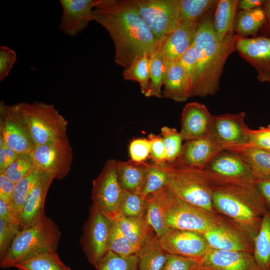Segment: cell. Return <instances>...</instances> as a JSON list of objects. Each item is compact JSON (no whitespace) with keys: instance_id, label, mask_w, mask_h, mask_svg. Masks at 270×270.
Returning <instances> with one entry per match:
<instances>
[{"instance_id":"cell-1","label":"cell","mask_w":270,"mask_h":270,"mask_svg":"<svg viewBox=\"0 0 270 270\" xmlns=\"http://www.w3.org/2000/svg\"><path fill=\"white\" fill-rule=\"evenodd\" d=\"M92 20L108 33L114 45V62L124 68L140 56H150L157 46L134 0H96Z\"/></svg>"},{"instance_id":"cell-2","label":"cell","mask_w":270,"mask_h":270,"mask_svg":"<svg viewBox=\"0 0 270 270\" xmlns=\"http://www.w3.org/2000/svg\"><path fill=\"white\" fill-rule=\"evenodd\" d=\"M240 36L234 34L224 40L216 38L213 21L206 14L197 30L194 45L198 52V68L190 96H213L220 90V77L228 56L236 50Z\"/></svg>"},{"instance_id":"cell-3","label":"cell","mask_w":270,"mask_h":270,"mask_svg":"<svg viewBox=\"0 0 270 270\" xmlns=\"http://www.w3.org/2000/svg\"><path fill=\"white\" fill-rule=\"evenodd\" d=\"M213 207L216 213L236 224L254 240L268 211L255 182L214 184Z\"/></svg>"},{"instance_id":"cell-4","label":"cell","mask_w":270,"mask_h":270,"mask_svg":"<svg viewBox=\"0 0 270 270\" xmlns=\"http://www.w3.org/2000/svg\"><path fill=\"white\" fill-rule=\"evenodd\" d=\"M61 236L54 222L45 215L18 232L6 254L0 259V268H14L36 254L56 251Z\"/></svg>"},{"instance_id":"cell-5","label":"cell","mask_w":270,"mask_h":270,"mask_svg":"<svg viewBox=\"0 0 270 270\" xmlns=\"http://www.w3.org/2000/svg\"><path fill=\"white\" fill-rule=\"evenodd\" d=\"M166 187L180 199L208 212L216 213L213 207L214 184L205 168L166 163Z\"/></svg>"},{"instance_id":"cell-6","label":"cell","mask_w":270,"mask_h":270,"mask_svg":"<svg viewBox=\"0 0 270 270\" xmlns=\"http://www.w3.org/2000/svg\"><path fill=\"white\" fill-rule=\"evenodd\" d=\"M166 228L204 234L221 222L224 216L190 204L176 196L166 186L159 190Z\"/></svg>"},{"instance_id":"cell-7","label":"cell","mask_w":270,"mask_h":270,"mask_svg":"<svg viewBox=\"0 0 270 270\" xmlns=\"http://www.w3.org/2000/svg\"><path fill=\"white\" fill-rule=\"evenodd\" d=\"M36 146L67 136L68 122L52 104L19 103Z\"/></svg>"},{"instance_id":"cell-8","label":"cell","mask_w":270,"mask_h":270,"mask_svg":"<svg viewBox=\"0 0 270 270\" xmlns=\"http://www.w3.org/2000/svg\"><path fill=\"white\" fill-rule=\"evenodd\" d=\"M134 2L158 41L179 24L180 0H134Z\"/></svg>"},{"instance_id":"cell-9","label":"cell","mask_w":270,"mask_h":270,"mask_svg":"<svg viewBox=\"0 0 270 270\" xmlns=\"http://www.w3.org/2000/svg\"><path fill=\"white\" fill-rule=\"evenodd\" d=\"M112 220L92 205L80 239L82 249L90 264L96 268L107 252Z\"/></svg>"},{"instance_id":"cell-10","label":"cell","mask_w":270,"mask_h":270,"mask_svg":"<svg viewBox=\"0 0 270 270\" xmlns=\"http://www.w3.org/2000/svg\"><path fill=\"white\" fill-rule=\"evenodd\" d=\"M0 136L5 144L18 154L30 153L36 145L19 104H0Z\"/></svg>"},{"instance_id":"cell-11","label":"cell","mask_w":270,"mask_h":270,"mask_svg":"<svg viewBox=\"0 0 270 270\" xmlns=\"http://www.w3.org/2000/svg\"><path fill=\"white\" fill-rule=\"evenodd\" d=\"M30 154L36 166L54 179L62 180L70 172L73 154L68 136L36 146Z\"/></svg>"},{"instance_id":"cell-12","label":"cell","mask_w":270,"mask_h":270,"mask_svg":"<svg viewBox=\"0 0 270 270\" xmlns=\"http://www.w3.org/2000/svg\"><path fill=\"white\" fill-rule=\"evenodd\" d=\"M114 159H109L92 181L91 198L92 205L99 208L112 220L118 214L123 190L118 182Z\"/></svg>"},{"instance_id":"cell-13","label":"cell","mask_w":270,"mask_h":270,"mask_svg":"<svg viewBox=\"0 0 270 270\" xmlns=\"http://www.w3.org/2000/svg\"><path fill=\"white\" fill-rule=\"evenodd\" d=\"M204 168L214 184L255 182L247 164L229 150L220 152Z\"/></svg>"},{"instance_id":"cell-14","label":"cell","mask_w":270,"mask_h":270,"mask_svg":"<svg viewBox=\"0 0 270 270\" xmlns=\"http://www.w3.org/2000/svg\"><path fill=\"white\" fill-rule=\"evenodd\" d=\"M246 116L244 112L213 115L210 136L223 150L246 146L250 128L245 123Z\"/></svg>"},{"instance_id":"cell-15","label":"cell","mask_w":270,"mask_h":270,"mask_svg":"<svg viewBox=\"0 0 270 270\" xmlns=\"http://www.w3.org/2000/svg\"><path fill=\"white\" fill-rule=\"evenodd\" d=\"M203 235L210 248L253 254L254 238L240 226L225 216L221 222Z\"/></svg>"},{"instance_id":"cell-16","label":"cell","mask_w":270,"mask_h":270,"mask_svg":"<svg viewBox=\"0 0 270 270\" xmlns=\"http://www.w3.org/2000/svg\"><path fill=\"white\" fill-rule=\"evenodd\" d=\"M157 237L160 246L166 253L198 260L210 248L203 234L196 232L168 228Z\"/></svg>"},{"instance_id":"cell-17","label":"cell","mask_w":270,"mask_h":270,"mask_svg":"<svg viewBox=\"0 0 270 270\" xmlns=\"http://www.w3.org/2000/svg\"><path fill=\"white\" fill-rule=\"evenodd\" d=\"M239 55L252 66L258 80L270 84V38H240L236 44Z\"/></svg>"},{"instance_id":"cell-18","label":"cell","mask_w":270,"mask_h":270,"mask_svg":"<svg viewBox=\"0 0 270 270\" xmlns=\"http://www.w3.org/2000/svg\"><path fill=\"white\" fill-rule=\"evenodd\" d=\"M196 270H260L253 254L209 248L198 260Z\"/></svg>"},{"instance_id":"cell-19","label":"cell","mask_w":270,"mask_h":270,"mask_svg":"<svg viewBox=\"0 0 270 270\" xmlns=\"http://www.w3.org/2000/svg\"><path fill=\"white\" fill-rule=\"evenodd\" d=\"M62 13L58 28L72 37L86 28L92 20L96 0H60Z\"/></svg>"},{"instance_id":"cell-20","label":"cell","mask_w":270,"mask_h":270,"mask_svg":"<svg viewBox=\"0 0 270 270\" xmlns=\"http://www.w3.org/2000/svg\"><path fill=\"white\" fill-rule=\"evenodd\" d=\"M212 120L213 115L204 104L197 102L186 104L182 114L180 132L183 140L209 136Z\"/></svg>"},{"instance_id":"cell-21","label":"cell","mask_w":270,"mask_h":270,"mask_svg":"<svg viewBox=\"0 0 270 270\" xmlns=\"http://www.w3.org/2000/svg\"><path fill=\"white\" fill-rule=\"evenodd\" d=\"M199 24L179 22L170 34L158 41L166 67L176 62L193 44Z\"/></svg>"},{"instance_id":"cell-22","label":"cell","mask_w":270,"mask_h":270,"mask_svg":"<svg viewBox=\"0 0 270 270\" xmlns=\"http://www.w3.org/2000/svg\"><path fill=\"white\" fill-rule=\"evenodd\" d=\"M222 150H224L222 148L210 135L185 141L178 158L174 162L189 167L204 168Z\"/></svg>"},{"instance_id":"cell-23","label":"cell","mask_w":270,"mask_h":270,"mask_svg":"<svg viewBox=\"0 0 270 270\" xmlns=\"http://www.w3.org/2000/svg\"><path fill=\"white\" fill-rule=\"evenodd\" d=\"M54 180L50 174L41 170L24 203L19 220L20 230L33 224L46 215V198Z\"/></svg>"},{"instance_id":"cell-24","label":"cell","mask_w":270,"mask_h":270,"mask_svg":"<svg viewBox=\"0 0 270 270\" xmlns=\"http://www.w3.org/2000/svg\"><path fill=\"white\" fill-rule=\"evenodd\" d=\"M162 86V98L178 102H184L190 98V80L184 70L176 62L166 67Z\"/></svg>"},{"instance_id":"cell-25","label":"cell","mask_w":270,"mask_h":270,"mask_svg":"<svg viewBox=\"0 0 270 270\" xmlns=\"http://www.w3.org/2000/svg\"><path fill=\"white\" fill-rule=\"evenodd\" d=\"M149 164L130 160L116 162L118 182L124 191L140 194Z\"/></svg>"},{"instance_id":"cell-26","label":"cell","mask_w":270,"mask_h":270,"mask_svg":"<svg viewBox=\"0 0 270 270\" xmlns=\"http://www.w3.org/2000/svg\"><path fill=\"white\" fill-rule=\"evenodd\" d=\"M238 0H218L213 22L217 38L222 42L234 34Z\"/></svg>"},{"instance_id":"cell-27","label":"cell","mask_w":270,"mask_h":270,"mask_svg":"<svg viewBox=\"0 0 270 270\" xmlns=\"http://www.w3.org/2000/svg\"><path fill=\"white\" fill-rule=\"evenodd\" d=\"M229 150L238 154L250 167L255 181L270 178V152L256 148L241 146Z\"/></svg>"},{"instance_id":"cell-28","label":"cell","mask_w":270,"mask_h":270,"mask_svg":"<svg viewBox=\"0 0 270 270\" xmlns=\"http://www.w3.org/2000/svg\"><path fill=\"white\" fill-rule=\"evenodd\" d=\"M136 254L138 270H161L167 257L155 233L145 240Z\"/></svg>"},{"instance_id":"cell-29","label":"cell","mask_w":270,"mask_h":270,"mask_svg":"<svg viewBox=\"0 0 270 270\" xmlns=\"http://www.w3.org/2000/svg\"><path fill=\"white\" fill-rule=\"evenodd\" d=\"M113 220L124 234L138 249L150 236L155 233L146 219L126 218L118 214Z\"/></svg>"},{"instance_id":"cell-30","label":"cell","mask_w":270,"mask_h":270,"mask_svg":"<svg viewBox=\"0 0 270 270\" xmlns=\"http://www.w3.org/2000/svg\"><path fill=\"white\" fill-rule=\"evenodd\" d=\"M40 171V168L36 166L28 176L15 184L9 207L14 222L18 227L20 216L26 199L36 184Z\"/></svg>"},{"instance_id":"cell-31","label":"cell","mask_w":270,"mask_h":270,"mask_svg":"<svg viewBox=\"0 0 270 270\" xmlns=\"http://www.w3.org/2000/svg\"><path fill=\"white\" fill-rule=\"evenodd\" d=\"M253 256L260 270H270V212L264 216L254 240Z\"/></svg>"},{"instance_id":"cell-32","label":"cell","mask_w":270,"mask_h":270,"mask_svg":"<svg viewBox=\"0 0 270 270\" xmlns=\"http://www.w3.org/2000/svg\"><path fill=\"white\" fill-rule=\"evenodd\" d=\"M266 22V11L262 6L240 10L236 14L234 30L237 36L244 38L256 34Z\"/></svg>"},{"instance_id":"cell-33","label":"cell","mask_w":270,"mask_h":270,"mask_svg":"<svg viewBox=\"0 0 270 270\" xmlns=\"http://www.w3.org/2000/svg\"><path fill=\"white\" fill-rule=\"evenodd\" d=\"M18 270H71L60 258L56 251L36 254L16 264Z\"/></svg>"},{"instance_id":"cell-34","label":"cell","mask_w":270,"mask_h":270,"mask_svg":"<svg viewBox=\"0 0 270 270\" xmlns=\"http://www.w3.org/2000/svg\"><path fill=\"white\" fill-rule=\"evenodd\" d=\"M166 65L158 42L150 58V86L146 96L162 98V88Z\"/></svg>"},{"instance_id":"cell-35","label":"cell","mask_w":270,"mask_h":270,"mask_svg":"<svg viewBox=\"0 0 270 270\" xmlns=\"http://www.w3.org/2000/svg\"><path fill=\"white\" fill-rule=\"evenodd\" d=\"M150 56L145 54L136 58L124 68L122 73L124 80L139 84L141 92L144 96L148 94L150 86Z\"/></svg>"},{"instance_id":"cell-36","label":"cell","mask_w":270,"mask_h":270,"mask_svg":"<svg viewBox=\"0 0 270 270\" xmlns=\"http://www.w3.org/2000/svg\"><path fill=\"white\" fill-rule=\"evenodd\" d=\"M214 0H180V22L200 24L208 12L217 3Z\"/></svg>"},{"instance_id":"cell-37","label":"cell","mask_w":270,"mask_h":270,"mask_svg":"<svg viewBox=\"0 0 270 270\" xmlns=\"http://www.w3.org/2000/svg\"><path fill=\"white\" fill-rule=\"evenodd\" d=\"M145 200L146 221L154 230L156 236H158L168 228L165 224L164 208L159 190L148 196Z\"/></svg>"},{"instance_id":"cell-38","label":"cell","mask_w":270,"mask_h":270,"mask_svg":"<svg viewBox=\"0 0 270 270\" xmlns=\"http://www.w3.org/2000/svg\"><path fill=\"white\" fill-rule=\"evenodd\" d=\"M118 214L126 218L146 219L145 198L140 194L123 190Z\"/></svg>"},{"instance_id":"cell-39","label":"cell","mask_w":270,"mask_h":270,"mask_svg":"<svg viewBox=\"0 0 270 270\" xmlns=\"http://www.w3.org/2000/svg\"><path fill=\"white\" fill-rule=\"evenodd\" d=\"M139 249L134 246L122 232L117 224L112 220L107 251H112L122 257L136 254Z\"/></svg>"},{"instance_id":"cell-40","label":"cell","mask_w":270,"mask_h":270,"mask_svg":"<svg viewBox=\"0 0 270 270\" xmlns=\"http://www.w3.org/2000/svg\"><path fill=\"white\" fill-rule=\"evenodd\" d=\"M168 176L162 166L149 164L140 195L145 198L148 196L166 186Z\"/></svg>"},{"instance_id":"cell-41","label":"cell","mask_w":270,"mask_h":270,"mask_svg":"<svg viewBox=\"0 0 270 270\" xmlns=\"http://www.w3.org/2000/svg\"><path fill=\"white\" fill-rule=\"evenodd\" d=\"M36 165L30 153L20 154L17 158L2 172L16 184L28 176Z\"/></svg>"},{"instance_id":"cell-42","label":"cell","mask_w":270,"mask_h":270,"mask_svg":"<svg viewBox=\"0 0 270 270\" xmlns=\"http://www.w3.org/2000/svg\"><path fill=\"white\" fill-rule=\"evenodd\" d=\"M96 270H138L136 254L127 257L121 256L108 250L100 260Z\"/></svg>"},{"instance_id":"cell-43","label":"cell","mask_w":270,"mask_h":270,"mask_svg":"<svg viewBox=\"0 0 270 270\" xmlns=\"http://www.w3.org/2000/svg\"><path fill=\"white\" fill-rule=\"evenodd\" d=\"M160 136L166 150V163H172L180 152L184 140L176 128L166 126L161 128Z\"/></svg>"},{"instance_id":"cell-44","label":"cell","mask_w":270,"mask_h":270,"mask_svg":"<svg viewBox=\"0 0 270 270\" xmlns=\"http://www.w3.org/2000/svg\"><path fill=\"white\" fill-rule=\"evenodd\" d=\"M176 62L186 71L190 80L191 87L196 76L198 62V52L194 43Z\"/></svg>"},{"instance_id":"cell-45","label":"cell","mask_w":270,"mask_h":270,"mask_svg":"<svg viewBox=\"0 0 270 270\" xmlns=\"http://www.w3.org/2000/svg\"><path fill=\"white\" fill-rule=\"evenodd\" d=\"M20 228L0 218V259L6 254Z\"/></svg>"},{"instance_id":"cell-46","label":"cell","mask_w":270,"mask_h":270,"mask_svg":"<svg viewBox=\"0 0 270 270\" xmlns=\"http://www.w3.org/2000/svg\"><path fill=\"white\" fill-rule=\"evenodd\" d=\"M198 260L190 258L167 254L161 270H196Z\"/></svg>"},{"instance_id":"cell-47","label":"cell","mask_w":270,"mask_h":270,"mask_svg":"<svg viewBox=\"0 0 270 270\" xmlns=\"http://www.w3.org/2000/svg\"><path fill=\"white\" fill-rule=\"evenodd\" d=\"M244 146L259 148L270 151V124L249 131L248 141Z\"/></svg>"},{"instance_id":"cell-48","label":"cell","mask_w":270,"mask_h":270,"mask_svg":"<svg viewBox=\"0 0 270 270\" xmlns=\"http://www.w3.org/2000/svg\"><path fill=\"white\" fill-rule=\"evenodd\" d=\"M130 160L144 162L150 156V143L147 138H136L131 140L128 148Z\"/></svg>"},{"instance_id":"cell-49","label":"cell","mask_w":270,"mask_h":270,"mask_svg":"<svg viewBox=\"0 0 270 270\" xmlns=\"http://www.w3.org/2000/svg\"><path fill=\"white\" fill-rule=\"evenodd\" d=\"M148 138L150 143V157L154 164L163 166L166 163V150L160 135L150 134Z\"/></svg>"},{"instance_id":"cell-50","label":"cell","mask_w":270,"mask_h":270,"mask_svg":"<svg viewBox=\"0 0 270 270\" xmlns=\"http://www.w3.org/2000/svg\"><path fill=\"white\" fill-rule=\"evenodd\" d=\"M16 59V54L14 50L6 46H0V82L5 79L9 74Z\"/></svg>"},{"instance_id":"cell-51","label":"cell","mask_w":270,"mask_h":270,"mask_svg":"<svg viewBox=\"0 0 270 270\" xmlns=\"http://www.w3.org/2000/svg\"><path fill=\"white\" fill-rule=\"evenodd\" d=\"M19 154L8 148L0 136V174L17 158Z\"/></svg>"},{"instance_id":"cell-52","label":"cell","mask_w":270,"mask_h":270,"mask_svg":"<svg viewBox=\"0 0 270 270\" xmlns=\"http://www.w3.org/2000/svg\"><path fill=\"white\" fill-rule=\"evenodd\" d=\"M15 184L6 175L0 174V198L10 204L14 193Z\"/></svg>"},{"instance_id":"cell-53","label":"cell","mask_w":270,"mask_h":270,"mask_svg":"<svg viewBox=\"0 0 270 270\" xmlns=\"http://www.w3.org/2000/svg\"><path fill=\"white\" fill-rule=\"evenodd\" d=\"M255 184L270 212V178L255 181Z\"/></svg>"},{"instance_id":"cell-54","label":"cell","mask_w":270,"mask_h":270,"mask_svg":"<svg viewBox=\"0 0 270 270\" xmlns=\"http://www.w3.org/2000/svg\"><path fill=\"white\" fill-rule=\"evenodd\" d=\"M266 2L264 0H238V8L241 10H252L262 7Z\"/></svg>"},{"instance_id":"cell-55","label":"cell","mask_w":270,"mask_h":270,"mask_svg":"<svg viewBox=\"0 0 270 270\" xmlns=\"http://www.w3.org/2000/svg\"><path fill=\"white\" fill-rule=\"evenodd\" d=\"M0 218L4 220L10 222L14 224L8 204L0 198Z\"/></svg>"},{"instance_id":"cell-56","label":"cell","mask_w":270,"mask_h":270,"mask_svg":"<svg viewBox=\"0 0 270 270\" xmlns=\"http://www.w3.org/2000/svg\"><path fill=\"white\" fill-rule=\"evenodd\" d=\"M265 8H264L266 13V21H268L269 26L270 28V0H266L264 4Z\"/></svg>"},{"instance_id":"cell-57","label":"cell","mask_w":270,"mask_h":270,"mask_svg":"<svg viewBox=\"0 0 270 270\" xmlns=\"http://www.w3.org/2000/svg\"></svg>"}]
</instances>
